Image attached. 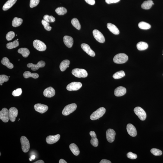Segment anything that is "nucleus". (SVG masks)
<instances>
[{
  "mask_svg": "<svg viewBox=\"0 0 163 163\" xmlns=\"http://www.w3.org/2000/svg\"><path fill=\"white\" fill-rule=\"evenodd\" d=\"M59 163H67V162L65 160L63 159H61L59 161Z\"/></svg>",
  "mask_w": 163,
  "mask_h": 163,
  "instance_id": "50",
  "label": "nucleus"
},
{
  "mask_svg": "<svg viewBox=\"0 0 163 163\" xmlns=\"http://www.w3.org/2000/svg\"><path fill=\"white\" fill-rule=\"evenodd\" d=\"M34 47L38 51H43L46 50L47 47L46 44L42 41L38 40H35L33 42Z\"/></svg>",
  "mask_w": 163,
  "mask_h": 163,
  "instance_id": "7",
  "label": "nucleus"
},
{
  "mask_svg": "<svg viewBox=\"0 0 163 163\" xmlns=\"http://www.w3.org/2000/svg\"><path fill=\"white\" fill-rule=\"evenodd\" d=\"M22 93V90L21 88H18L14 91L12 94L14 96H18L21 95Z\"/></svg>",
  "mask_w": 163,
  "mask_h": 163,
  "instance_id": "42",
  "label": "nucleus"
},
{
  "mask_svg": "<svg viewBox=\"0 0 163 163\" xmlns=\"http://www.w3.org/2000/svg\"><path fill=\"white\" fill-rule=\"evenodd\" d=\"M72 25L78 30H80L81 29V25L79 22L77 18H74L72 19L71 21Z\"/></svg>",
  "mask_w": 163,
  "mask_h": 163,
  "instance_id": "34",
  "label": "nucleus"
},
{
  "mask_svg": "<svg viewBox=\"0 0 163 163\" xmlns=\"http://www.w3.org/2000/svg\"><path fill=\"white\" fill-rule=\"evenodd\" d=\"M19 46V42L17 40L13 42L8 43L6 44V47L8 49H11L16 48Z\"/></svg>",
  "mask_w": 163,
  "mask_h": 163,
  "instance_id": "31",
  "label": "nucleus"
},
{
  "mask_svg": "<svg viewBox=\"0 0 163 163\" xmlns=\"http://www.w3.org/2000/svg\"><path fill=\"white\" fill-rule=\"evenodd\" d=\"M107 28L110 32L115 35H118L119 34L120 32L117 27L114 24L111 23L107 24Z\"/></svg>",
  "mask_w": 163,
  "mask_h": 163,
  "instance_id": "21",
  "label": "nucleus"
},
{
  "mask_svg": "<svg viewBox=\"0 0 163 163\" xmlns=\"http://www.w3.org/2000/svg\"><path fill=\"white\" fill-rule=\"evenodd\" d=\"M46 65V63L43 61L41 60L38 62L36 65H34L32 63L28 64L27 66L29 68H31L33 71H36L38 70L40 68L44 67Z\"/></svg>",
  "mask_w": 163,
  "mask_h": 163,
  "instance_id": "12",
  "label": "nucleus"
},
{
  "mask_svg": "<svg viewBox=\"0 0 163 163\" xmlns=\"http://www.w3.org/2000/svg\"><path fill=\"white\" fill-rule=\"evenodd\" d=\"M60 135L59 134L55 135H50L47 137L46 139L47 143L48 144H52L56 143L59 140Z\"/></svg>",
  "mask_w": 163,
  "mask_h": 163,
  "instance_id": "15",
  "label": "nucleus"
},
{
  "mask_svg": "<svg viewBox=\"0 0 163 163\" xmlns=\"http://www.w3.org/2000/svg\"></svg>",
  "mask_w": 163,
  "mask_h": 163,
  "instance_id": "56",
  "label": "nucleus"
},
{
  "mask_svg": "<svg viewBox=\"0 0 163 163\" xmlns=\"http://www.w3.org/2000/svg\"><path fill=\"white\" fill-rule=\"evenodd\" d=\"M1 62L3 65L6 66L8 68L12 69L14 67L13 64L10 63L9 59L6 57L3 58Z\"/></svg>",
  "mask_w": 163,
  "mask_h": 163,
  "instance_id": "26",
  "label": "nucleus"
},
{
  "mask_svg": "<svg viewBox=\"0 0 163 163\" xmlns=\"http://www.w3.org/2000/svg\"><path fill=\"white\" fill-rule=\"evenodd\" d=\"M17 40H18H18H19V39H17Z\"/></svg>",
  "mask_w": 163,
  "mask_h": 163,
  "instance_id": "52",
  "label": "nucleus"
},
{
  "mask_svg": "<svg viewBox=\"0 0 163 163\" xmlns=\"http://www.w3.org/2000/svg\"><path fill=\"white\" fill-rule=\"evenodd\" d=\"M41 22H42V24L44 26V28L46 30L50 31L51 30L52 27L50 26V24L48 22L44 20H42Z\"/></svg>",
  "mask_w": 163,
  "mask_h": 163,
  "instance_id": "39",
  "label": "nucleus"
},
{
  "mask_svg": "<svg viewBox=\"0 0 163 163\" xmlns=\"http://www.w3.org/2000/svg\"><path fill=\"white\" fill-rule=\"evenodd\" d=\"M116 133L114 130L111 129H109L106 132V138L107 141L110 143H112L115 139Z\"/></svg>",
  "mask_w": 163,
  "mask_h": 163,
  "instance_id": "14",
  "label": "nucleus"
},
{
  "mask_svg": "<svg viewBox=\"0 0 163 163\" xmlns=\"http://www.w3.org/2000/svg\"><path fill=\"white\" fill-rule=\"evenodd\" d=\"M126 93V89L123 87L120 86L114 90V95L116 96L120 97L124 96Z\"/></svg>",
  "mask_w": 163,
  "mask_h": 163,
  "instance_id": "19",
  "label": "nucleus"
},
{
  "mask_svg": "<svg viewBox=\"0 0 163 163\" xmlns=\"http://www.w3.org/2000/svg\"><path fill=\"white\" fill-rule=\"evenodd\" d=\"M128 58V56L125 54L119 53L114 57L113 61L116 64H124L127 61Z\"/></svg>",
  "mask_w": 163,
  "mask_h": 163,
  "instance_id": "2",
  "label": "nucleus"
},
{
  "mask_svg": "<svg viewBox=\"0 0 163 163\" xmlns=\"http://www.w3.org/2000/svg\"><path fill=\"white\" fill-rule=\"evenodd\" d=\"M9 79L7 76L5 75H0V84L2 86L4 82H7Z\"/></svg>",
  "mask_w": 163,
  "mask_h": 163,
  "instance_id": "38",
  "label": "nucleus"
},
{
  "mask_svg": "<svg viewBox=\"0 0 163 163\" xmlns=\"http://www.w3.org/2000/svg\"><path fill=\"white\" fill-rule=\"evenodd\" d=\"M0 119L5 123L8 122L10 119L8 111L7 109L6 108H3L0 111Z\"/></svg>",
  "mask_w": 163,
  "mask_h": 163,
  "instance_id": "11",
  "label": "nucleus"
},
{
  "mask_svg": "<svg viewBox=\"0 0 163 163\" xmlns=\"http://www.w3.org/2000/svg\"><path fill=\"white\" fill-rule=\"evenodd\" d=\"M89 134L91 137H96V133L94 131H91L90 132Z\"/></svg>",
  "mask_w": 163,
  "mask_h": 163,
  "instance_id": "47",
  "label": "nucleus"
},
{
  "mask_svg": "<svg viewBox=\"0 0 163 163\" xmlns=\"http://www.w3.org/2000/svg\"><path fill=\"white\" fill-rule=\"evenodd\" d=\"M24 78L26 79L28 78L29 77H32L34 79H37L39 77V75L36 73H32L29 71H25L24 73L23 74Z\"/></svg>",
  "mask_w": 163,
  "mask_h": 163,
  "instance_id": "27",
  "label": "nucleus"
},
{
  "mask_svg": "<svg viewBox=\"0 0 163 163\" xmlns=\"http://www.w3.org/2000/svg\"><path fill=\"white\" fill-rule=\"evenodd\" d=\"M120 1V0H105V2L107 4H110L111 3H117Z\"/></svg>",
  "mask_w": 163,
  "mask_h": 163,
  "instance_id": "45",
  "label": "nucleus"
},
{
  "mask_svg": "<svg viewBox=\"0 0 163 163\" xmlns=\"http://www.w3.org/2000/svg\"><path fill=\"white\" fill-rule=\"evenodd\" d=\"M127 157L130 159H134L137 158V156L136 154H134L131 152H129L127 154Z\"/></svg>",
  "mask_w": 163,
  "mask_h": 163,
  "instance_id": "44",
  "label": "nucleus"
},
{
  "mask_svg": "<svg viewBox=\"0 0 163 163\" xmlns=\"http://www.w3.org/2000/svg\"><path fill=\"white\" fill-rule=\"evenodd\" d=\"M15 34L14 32L10 31L7 33L6 34V38L7 40L8 41L11 40L15 37Z\"/></svg>",
  "mask_w": 163,
  "mask_h": 163,
  "instance_id": "40",
  "label": "nucleus"
},
{
  "mask_svg": "<svg viewBox=\"0 0 163 163\" xmlns=\"http://www.w3.org/2000/svg\"><path fill=\"white\" fill-rule=\"evenodd\" d=\"M43 18H44V20L47 22L48 23L53 22L55 21V19L54 17H53V16H49V15H45Z\"/></svg>",
  "mask_w": 163,
  "mask_h": 163,
  "instance_id": "36",
  "label": "nucleus"
},
{
  "mask_svg": "<svg viewBox=\"0 0 163 163\" xmlns=\"http://www.w3.org/2000/svg\"><path fill=\"white\" fill-rule=\"evenodd\" d=\"M86 2L89 5H93L95 3V0H85Z\"/></svg>",
  "mask_w": 163,
  "mask_h": 163,
  "instance_id": "46",
  "label": "nucleus"
},
{
  "mask_svg": "<svg viewBox=\"0 0 163 163\" xmlns=\"http://www.w3.org/2000/svg\"><path fill=\"white\" fill-rule=\"evenodd\" d=\"M93 34L95 39L99 42L103 43L105 41V38L103 34L99 31L96 29L93 31Z\"/></svg>",
  "mask_w": 163,
  "mask_h": 163,
  "instance_id": "9",
  "label": "nucleus"
},
{
  "mask_svg": "<svg viewBox=\"0 0 163 163\" xmlns=\"http://www.w3.org/2000/svg\"><path fill=\"white\" fill-rule=\"evenodd\" d=\"M154 4L153 1L151 0H148L144 2L141 5V7L143 9L149 10L150 9L152 5Z\"/></svg>",
  "mask_w": 163,
  "mask_h": 163,
  "instance_id": "25",
  "label": "nucleus"
},
{
  "mask_svg": "<svg viewBox=\"0 0 163 163\" xmlns=\"http://www.w3.org/2000/svg\"><path fill=\"white\" fill-rule=\"evenodd\" d=\"M81 47L83 50L89 56L92 57L95 56V52L91 49L89 45L83 43L81 44Z\"/></svg>",
  "mask_w": 163,
  "mask_h": 163,
  "instance_id": "16",
  "label": "nucleus"
},
{
  "mask_svg": "<svg viewBox=\"0 0 163 163\" xmlns=\"http://www.w3.org/2000/svg\"><path fill=\"white\" fill-rule=\"evenodd\" d=\"M64 42L66 46L68 48H71L74 44V40L72 37L68 36H64Z\"/></svg>",
  "mask_w": 163,
  "mask_h": 163,
  "instance_id": "20",
  "label": "nucleus"
},
{
  "mask_svg": "<svg viewBox=\"0 0 163 163\" xmlns=\"http://www.w3.org/2000/svg\"><path fill=\"white\" fill-rule=\"evenodd\" d=\"M70 62V61L68 60H64L60 64V70L62 72L64 71L67 68L69 67Z\"/></svg>",
  "mask_w": 163,
  "mask_h": 163,
  "instance_id": "23",
  "label": "nucleus"
},
{
  "mask_svg": "<svg viewBox=\"0 0 163 163\" xmlns=\"http://www.w3.org/2000/svg\"><path fill=\"white\" fill-rule=\"evenodd\" d=\"M17 0H8L3 5V9L4 11H6L11 8L16 2Z\"/></svg>",
  "mask_w": 163,
  "mask_h": 163,
  "instance_id": "22",
  "label": "nucleus"
},
{
  "mask_svg": "<svg viewBox=\"0 0 163 163\" xmlns=\"http://www.w3.org/2000/svg\"><path fill=\"white\" fill-rule=\"evenodd\" d=\"M8 114L10 121L12 122H14L16 117L18 116V111L15 107H12L8 110Z\"/></svg>",
  "mask_w": 163,
  "mask_h": 163,
  "instance_id": "10",
  "label": "nucleus"
},
{
  "mask_svg": "<svg viewBox=\"0 0 163 163\" xmlns=\"http://www.w3.org/2000/svg\"><path fill=\"white\" fill-rule=\"evenodd\" d=\"M19 61H20V59H19Z\"/></svg>",
  "mask_w": 163,
  "mask_h": 163,
  "instance_id": "55",
  "label": "nucleus"
},
{
  "mask_svg": "<svg viewBox=\"0 0 163 163\" xmlns=\"http://www.w3.org/2000/svg\"><path fill=\"white\" fill-rule=\"evenodd\" d=\"M125 76V74L123 71H119L117 72L114 74L113 77L114 79H118L124 77Z\"/></svg>",
  "mask_w": 163,
  "mask_h": 163,
  "instance_id": "35",
  "label": "nucleus"
},
{
  "mask_svg": "<svg viewBox=\"0 0 163 163\" xmlns=\"http://www.w3.org/2000/svg\"><path fill=\"white\" fill-rule=\"evenodd\" d=\"M19 53L21 54L24 58H27L30 54V52L29 50L26 48H21L18 51Z\"/></svg>",
  "mask_w": 163,
  "mask_h": 163,
  "instance_id": "28",
  "label": "nucleus"
},
{
  "mask_svg": "<svg viewBox=\"0 0 163 163\" xmlns=\"http://www.w3.org/2000/svg\"><path fill=\"white\" fill-rule=\"evenodd\" d=\"M70 150L74 155L77 156L80 153L79 148L75 144H71L69 146Z\"/></svg>",
  "mask_w": 163,
  "mask_h": 163,
  "instance_id": "24",
  "label": "nucleus"
},
{
  "mask_svg": "<svg viewBox=\"0 0 163 163\" xmlns=\"http://www.w3.org/2000/svg\"><path fill=\"white\" fill-rule=\"evenodd\" d=\"M35 158V156L33 155L31 156V158H29V160L32 161V160H34Z\"/></svg>",
  "mask_w": 163,
  "mask_h": 163,
  "instance_id": "49",
  "label": "nucleus"
},
{
  "mask_svg": "<svg viewBox=\"0 0 163 163\" xmlns=\"http://www.w3.org/2000/svg\"><path fill=\"white\" fill-rule=\"evenodd\" d=\"M90 143L93 146L96 147L98 146V140L96 137H92Z\"/></svg>",
  "mask_w": 163,
  "mask_h": 163,
  "instance_id": "41",
  "label": "nucleus"
},
{
  "mask_svg": "<svg viewBox=\"0 0 163 163\" xmlns=\"http://www.w3.org/2000/svg\"><path fill=\"white\" fill-rule=\"evenodd\" d=\"M137 49L139 51H143L147 49L148 47L147 43L144 42H140L137 45Z\"/></svg>",
  "mask_w": 163,
  "mask_h": 163,
  "instance_id": "29",
  "label": "nucleus"
},
{
  "mask_svg": "<svg viewBox=\"0 0 163 163\" xmlns=\"http://www.w3.org/2000/svg\"><path fill=\"white\" fill-rule=\"evenodd\" d=\"M55 12L59 15H63L67 13V10L63 7H60L57 8L55 10Z\"/></svg>",
  "mask_w": 163,
  "mask_h": 163,
  "instance_id": "33",
  "label": "nucleus"
},
{
  "mask_svg": "<svg viewBox=\"0 0 163 163\" xmlns=\"http://www.w3.org/2000/svg\"><path fill=\"white\" fill-rule=\"evenodd\" d=\"M55 92L54 89L51 87L46 88L44 90L43 94L45 97L51 98L55 96Z\"/></svg>",
  "mask_w": 163,
  "mask_h": 163,
  "instance_id": "17",
  "label": "nucleus"
},
{
  "mask_svg": "<svg viewBox=\"0 0 163 163\" xmlns=\"http://www.w3.org/2000/svg\"><path fill=\"white\" fill-rule=\"evenodd\" d=\"M23 22V20L21 18L15 17L12 21V25L13 26L16 27L21 25Z\"/></svg>",
  "mask_w": 163,
  "mask_h": 163,
  "instance_id": "30",
  "label": "nucleus"
},
{
  "mask_svg": "<svg viewBox=\"0 0 163 163\" xmlns=\"http://www.w3.org/2000/svg\"><path fill=\"white\" fill-rule=\"evenodd\" d=\"M8 77L10 78V76H9V77Z\"/></svg>",
  "mask_w": 163,
  "mask_h": 163,
  "instance_id": "54",
  "label": "nucleus"
},
{
  "mask_svg": "<svg viewBox=\"0 0 163 163\" xmlns=\"http://www.w3.org/2000/svg\"><path fill=\"white\" fill-rule=\"evenodd\" d=\"M82 85L80 82H73L68 85L67 89L69 91H77L80 89Z\"/></svg>",
  "mask_w": 163,
  "mask_h": 163,
  "instance_id": "8",
  "label": "nucleus"
},
{
  "mask_svg": "<svg viewBox=\"0 0 163 163\" xmlns=\"http://www.w3.org/2000/svg\"><path fill=\"white\" fill-rule=\"evenodd\" d=\"M128 132L131 136L135 137L137 135V131L136 128L131 124H129L126 126Z\"/></svg>",
  "mask_w": 163,
  "mask_h": 163,
  "instance_id": "18",
  "label": "nucleus"
},
{
  "mask_svg": "<svg viewBox=\"0 0 163 163\" xmlns=\"http://www.w3.org/2000/svg\"><path fill=\"white\" fill-rule=\"evenodd\" d=\"M44 161L41 160H40L37 161H36L35 162H34V163H44Z\"/></svg>",
  "mask_w": 163,
  "mask_h": 163,
  "instance_id": "51",
  "label": "nucleus"
},
{
  "mask_svg": "<svg viewBox=\"0 0 163 163\" xmlns=\"http://www.w3.org/2000/svg\"><path fill=\"white\" fill-rule=\"evenodd\" d=\"M138 25L140 29L143 30H147L150 29L151 27L150 24L144 22H140Z\"/></svg>",
  "mask_w": 163,
  "mask_h": 163,
  "instance_id": "32",
  "label": "nucleus"
},
{
  "mask_svg": "<svg viewBox=\"0 0 163 163\" xmlns=\"http://www.w3.org/2000/svg\"><path fill=\"white\" fill-rule=\"evenodd\" d=\"M72 73L73 75L78 78H85L87 77L88 73L84 69L76 68L73 70Z\"/></svg>",
  "mask_w": 163,
  "mask_h": 163,
  "instance_id": "4",
  "label": "nucleus"
},
{
  "mask_svg": "<svg viewBox=\"0 0 163 163\" xmlns=\"http://www.w3.org/2000/svg\"><path fill=\"white\" fill-rule=\"evenodd\" d=\"M151 153L155 156H159L162 155V152L160 150L156 148H152L150 150Z\"/></svg>",
  "mask_w": 163,
  "mask_h": 163,
  "instance_id": "37",
  "label": "nucleus"
},
{
  "mask_svg": "<svg viewBox=\"0 0 163 163\" xmlns=\"http://www.w3.org/2000/svg\"><path fill=\"white\" fill-rule=\"evenodd\" d=\"M77 107V105L75 103L71 104L66 106L62 111V114L64 115H68L75 111Z\"/></svg>",
  "mask_w": 163,
  "mask_h": 163,
  "instance_id": "3",
  "label": "nucleus"
},
{
  "mask_svg": "<svg viewBox=\"0 0 163 163\" xmlns=\"http://www.w3.org/2000/svg\"><path fill=\"white\" fill-rule=\"evenodd\" d=\"M22 151L24 152H28L30 149V144L29 140L25 137L22 136L20 138Z\"/></svg>",
  "mask_w": 163,
  "mask_h": 163,
  "instance_id": "5",
  "label": "nucleus"
},
{
  "mask_svg": "<svg viewBox=\"0 0 163 163\" xmlns=\"http://www.w3.org/2000/svg\"><path fill=\"white\" fill-rule=\"evenodd\" d=\"M40 0H30V6L33 8L37 6L39 3Z\"/></svg>",
  "mask_w": 163,
  "mask_h": 163,
  "instance_id": "43",
  "label": "nucleus"
},
{
  "mask_svg": "<svg viewBox=\"0 0 163 163\" xmlns=\"http://www.w3.org/2000/svg\"><path fill=\"white\" fill-rule=\"evenodd\" d=\"M106 110L104 107H100L91 114L90 119L92 120H96L103 116Z\"/></svg>",
  "mask_w": 163,
  "mask_h": 163,
  "instance_id": "1",
  "label": "nucleus"
},
{
  "mask_svg": "<svg viewBox=\"0 0 163 163\" xmlns=\"http://www.w3.org/2000/svg\"><path fill=\"white\" fill-rule=\"evenodd\" d=\"M1 155H0V156H1Z\"/></svg>",
  "mask_w": 163,
  "mask_h": 163,
  "instance_id": "53",
  "label": "nucleus"
},
{
  "mask_svg": "<svg viewBox=\"0 0 163 163\" xmlns=\"http://www.w3.org/2000/svg\"><path fill=\"white\" fill-rule=\"evenodd\" d=\"M34 108L36 111L43 114L48 111V107L47 106L41 104H37L34 105Z\"/></svg>",
  "mask_w": 163,
  "mask_h": 163,
  "instance_id": "13",
  "label": "nucleus"
},
{
  "mask_svg": "<svg viewBox=\"0 0 163 163\" xmlns=\"http://www.w3.org/2000/svg\"><path fill=\"white\" fill-rule=\"evenodd\" d=\"M134 112L140 120L143 121L146 119V113L141 107H135L134 110Z\"/></svg>",
  "mask_w": 163,
  "mask_h": 163,
  "instance_id": "6",
  "label": "nucleus"
},
{
  "mask_svg": "<svg viewBox=\"0 0 163 163\" xmlns=\"http://www.w3.org/2000/svg\"><path fill=\"white\" fill-rule=\"evenodd\" d=\"M100 163H111L112 162L109 160L106 159H103L100 161Z\"/></svg>",
  "mask_w": 163,
  "mask_h": 163,
  "instance_id": "48",
  "label": "nucleus"
}]
</instances>
